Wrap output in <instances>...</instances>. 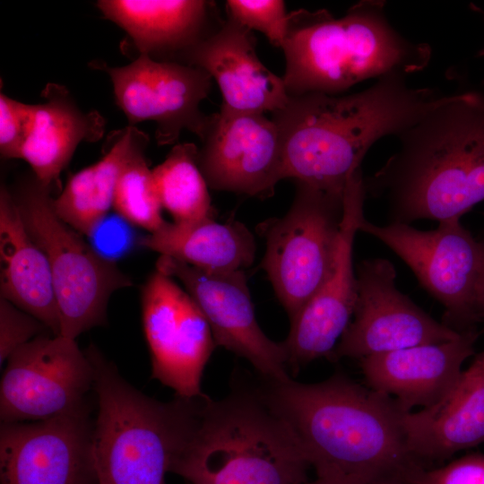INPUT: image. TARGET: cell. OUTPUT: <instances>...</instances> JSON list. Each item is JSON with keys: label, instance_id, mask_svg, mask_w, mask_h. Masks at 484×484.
<instances>
[{"label": "cell", "instance_id": "1", "mask_svg": "<svg viewBox=\"0 0 484 484\" xmlns=\"http://www.w3.org/2000/svg\"><path fill=\"white\" fill-rule=\"evenodd\" d=\"M269 381L261 394L288 425L316 476L382 484L420 462L407 445L394 399L341 374L315 384Z\"/></svg>", "mask_w": 484, "mask_h": 484}, {"label": "cell", "instance_id": "2", "mask_svg": "<svg viewBox=\"0 0 484 484\" xmlns=\"http://www.w3.org/2000/svg\"><path fill=\"white\" fill-rule=\"evenodd\" d=\"M406 78L387 74L347 95L290 97L272 117L282 144L283 178L343 193L376 142L399 135L450 97L411 87Z\"/></svg>", "mask_w": 484, "mask_h": 484}, {"label": "cell", "instance_id": "3", "mask_svg": "<svg viewBox=\"0 0 484 484\" xmlns=\"http://www.w3.org/2000/svg\"><path fill=\"white\" fill-rule=\"evenodd\" d=\"M397 138L399 150L364 178L390 222L460 220L484 200V91L450 95Z\"/></svg>", "mask_w": 484, "mask_h": 484}, {"label": "cell", "instance_id": "4", "mask_svg": "<svg viewBox=\"0 0 484 484\" xmlns=\"http://www.w3.org/2000/svg\"><path fill=\"white\" fill-rule=\"evenodd\" d=\"M385 5V1L363 0L340 18L324 9L290 13L282 47L289 96L340 95L368 79L423 70L431 48L398 32Z\"/></svg>", "mask_w": 484, "mask_h": 484}, {"label": "cell", "instance_id": "5", "mask_svg": "<svg viewBox=\"0 0 484 484\" xmlns=\"http://www.w3.org/2000/svg\"><path fill=\"white\" fill-rule=\"evenodd\" d=\"M307 462L261 393L202 399L194 428L169 472L192 484H303Z\"/></svg>", "mask_w": 484, "mask_h": 484}, {"label": "cell", "instance_id": "6", "mask_svg": "<svg viewBox=\"0 0 484 484\" xmlns=\"http://www.w3.org/2000/svg\"><path fill=\"white\" fill-rule=\"evenodd\" d=\"M86 352L94 367L92 452L99 484H165L205 394L157 401L130 385L96 348Z\"/></svg>", "mask_w": 484, "mask_h": 484}, {"label": "cell", "instance_id": "7", "mask_svg": "<svg viewBox=\"0 0 484 484\" xmlns=\"http://www.w3.org/2000/svg\"><path fill=\"white\" fill-rule=\"evenodd\" d=\"M51 191L32 176L11 193L26 229L48 258L61 335L75 340L105 323L111 294L132 282L57 216Z\"/></svg>", "mask_w": 484, "mask_h": 484}, {"label": "cell", "instance_id": "8", "mask_svg": "<svg viewBox=\"0 0 484 484\" xmlns=\"http://www.w3.org/2000/svg\"><path fill=\"white\" fill-rule=\"evenodd\" d=\"M295 182V196L287 213L258 225L266 243L261 265L290 320L333 270L344 196V192Z\"/></svg>", "mask_w": 484, "mask_h": 484}, {"label": "cell", "instance_id": "9", "mask_svg": "<svg viewBox=\"0 0 484 484\" xmlns=\"http://www.w3.org/2000/svg\"><path fill=\"white\" fill-rule=\"evenodd\" d=\"M359 229L405 262L445 307L443 324L463 332L484 318V240L476 239L460 220L419 230L405 223L376 225L363 219Z\"/></svg>", "mask_w": 484, "mask_h": 484}, {"label": "cell", "instance_id": "10", "mask_svg": "<svg viewBox=\"0 0 484 484\" xmlns=\"http://www.w3.org/2000/svg\"><path fill=\"white\" fill-rule=\"evenodd\" d=\"M94 367L75 340L41 334L7 359L0 385L4 422L48 419L88 402Z\"/></svg>", "mask_w": 484, "mask_h": 484}, {"label": "cell", "instance_id": "11", "mask_svg": "<svg viewBox=\"0 0 484 484\" xmlns=\"http://www.w3.org/2000/svg\"><path fill=\"white\" fill-rule=\"evenodd\" d=\"M91 66L110 77L117 105L129 125L156 123L159 145L175 143L186 129L203 139L209 116L201 102L211 91L212 79L203 70L176 61L158 60L140 54L123 66L93 62Z\"/></svg>", "mask_w": 484, "mask_h": 484}, {"label": "cell", "instance_id": "12", "mask_svg": "<svg viewBox=\"0 0 484 484\" xmlns=\"http://www.w3.org/2000/svg\"><path fill=\"white\" fill-rule=\"evenodd\" d=\"M141 303L151 377L177 397L203 396L202 376L216 343L201 309L186 290L157 270L143 287Z\"/></svg>", "mask_w": 484, "mask_h": 484}, {"label": "cell", "instance_id": "13", "mask_svg": "<svg viewBox=\"0 0 484 484\" xmlns=\"http://www.w3.org/2000/svg\"><path fill=\"white\" fill-rule=\"evenodd\" d=\"M356 278L353 317L333 358L360 359L412 346L448 341L461 334L462 332L436 321L397 289L396 272L389 260L362 261Z\"/></svg>", "mask_w": 484, "mask_h": 484}, {"label": "cell", "instance_id": "14", "mask_svg": "<svg viewBox=\"0 0 484 484\" xmlns=\"http://www.w3.org/2000/svg\"><path fill=\"white\" fill-rule=\"evenodd\" d=\"M89 402L65 414L0 428L1 484H99Z\"/></svg>", "mask_w": 484, "mask_h": 484}, {"label": "cell", "instance_id": "15", "mask_svg": "<svg viewBox=\"0 0 484 484\" xmlns=\"http://www.w3.org/2000/svg\"><path fill=\"white\" fill-rule=\"evenodd\" d=\"M156 270L184 285L216 345L246 359L267 380L290 378L283 341L268 338L258 324L245 271L209 272L168 255H160Z\"/></svg>", "mask_w": 484, "mask_h": 484}, {"label": "cell", "instance_id": "16", "mask_svg": "<svg viewBox=\"0 0 484 484\" xmlns=\"http://www.w3.org/2000/svg\"><path fill=\"white\" fill-rule=\"evenodd\" d=\"M367 192L361 169L347 181L343 196V218L334 264L330 275L290 320L283 341L289 368L323 357L332 358L335 347L350 324L357 299V278L352 250L356 233L364 218Z\"/></svg>", "mask_w": 484, "mask_h": 484}, {"label": "cell", "instance_id": "17", "mask_svg": "<svg viewBox=\"0 0 484 484\" xmlns=\"http://www.w3.org/2000/svg\"><path fill=\"white\" fill-rule=\"evenodd\" d=\"M198 164L209 187L270 197L283 178V154L275 123L264 114L220 108L209 122Z\"/></svg>", "mask_w": 484, "mask_h": 484}, {"label": "cell", "instance_id": "18", "mask_svg": "<svg viewBox=\"0 0 484 484\" xmlns=\"http://www.w3.org/2000/svg\"><path fill=\"white\" fill-rule=\"evenodd\" d=\"M177 62L198 67L215 81L222 95L221 109L272 114L290 99L282 77L258 58L252 31L229 18Z\"/></svg>", "mask_w": 484, "mask_h": 484}, {"label": "cell", "instance_id": "19", "mask_svg": "<svg viewBox=\"0 0 484 484\" xmlns=\"http://www.w3.org/2000/svg\"><path fill=\"white\" fill-rule=\"evenodd\" d=\"M477 337L471 329L448 341L367 356L359 359L361 371L368 387L394 399L403 411L427 409L456 384Z\"/></svg>", "mask_w": 484, "mask_h": 484}, {"label": "cell", "instance_id": "20", "mask_svg": "<svg viewBox=\"0 0 484 484\" xmlns=\"http://www.w3.org/2000/svg\"><path fill=\"white\" fill-rule=\"evenodd\" d=\"M402 426L419 462L444 460L484 443V350L438 403L403 412Z\"/></svg>", "mask_w": 484, "mask_h": 484}, {"label": "cell", "instance_id": "21", "mask_svg": "<svg viewBox=\"0 0 484 484\" xmlns=\"http://www.w3.org/2000/svg\"><path fill=\"white\" fill-rule=\"evenodd\" d=\"M97 7L127 32L140 54L158 60L177 62L224 21L213 1L100 0Z\"/></svg>", "mask_w": 484, "mask_h": 484}, {"label": "cell", "instance_id": "22", "mask_svg": "<svg viewBox=\"0 0 484 484\" xmlns=\"http://www.w3.org/2000/svg\"><path fill=\"white\" fill-rule=\"evenodd\" d=\"M0 263L1 298L39 319L53 335H61L48 258L30 235L5 186L0 191Z\"/></svg>", "mask_w": 484, "mask_h": 484}, {"label": "cell", "instance_id": "23", "mask_svg": "<svg viewBox=\"0 0 484 484\" xmlns=\"http://www.w3.org/2000/svg\"><path fill=\"white\" fill-rule=\"evenodd\" d=\"M44 101L36 114L22 158L44 186L59 187L61 172L82 142H96L105 131V119L97 111L83 112L69 91L49 82L42 91Z\"/></svg>", "mask_w": 484, "mask_h": 484}, {"label": "cell", "instance_id": "24", "mask_svg": "<svg viewBox=\"0 0 484 484\" xmlns=\"http://www.w3.org/2000/svg\"><path fill=\"white\" fill-rule=\"evenodd\" d=\"M142 246L209 272L245 271L254 263L256 245L242 222L214 218L186 223L165 222Z\"/></svg>", "mask_w": 484, "mask_h": 484}, {"label": "cell", "instance_id": "25", "mask_svg": "<svg viewBox=\"0 0 484 484\" xmlns=\"http://www.w3.org/2000/svg\"><path fill=\"white\" fill-rule=\"evenodd\" d=\"M149 137L136 126L115 133L104 156L72 175L54 198L57 216L81 234L88 235L113 206L120 174L127 162L144 151Z\"/></svg>", "mask_w": 484, "mask_h": 484}, {"label": "cell", "instance_id": "26", "mask_svg": "<svg viewBox=\"0 0 484 484\" xmlns=\"http://www.w3.org/2000/svg\"><path fill=\"white\" fill-rule=\"evenodd\" d=\"M198 150L192 143L176 144L152 169L161 206L174 222H194L216 215L198 164Z\"/></svg>", "mask_w": 484, "mask_h": 484}, {"label": "cell", "instance_id": "27", "mask_svg": "<svg viewBox=\"0 0 484 484\" xmlns=\"http://www.w3.org/2000/svg\"><path fill=\"white\" fill-rule=\"evenodd\" d=\"M113 207L129 223L150 233L166 222L161 215L162 206L152 169L148 166L144 151L134 156L123 169L116 186Z\"/></svg>", "mask_w": 484, "mask_h": 484}, {"label": "cell", "instance_id": "28", "mask_svg": "<svg viewBox=\"0 0 484 484\" xmlns=\"http://www.w3.org/2000/svg\"><path fill=\"white\" fill-rule=\"evenodd\" d=\"M228 18L263 33L270 43L282 48L288 31L289 13L281 0H228Z\"/></svg>", "mask_w": 484, "mask_h": 484}, {"label": "cell", "instance_id": "29", "mask_svg": "<svg viewBox=\"0 0 484 484\" xmlns=\"http://www.w3.org/2000/svg\"><path fill=\"white\" fill-rule=\"evenodd\" d=\"M36 104H27L0 94V152L5 159H21L31 132Z\"/></svg>", "mask_w": 484, "mask_h": 484}, {"label": "cell", "instance_id": "30", "mask_svg": "<svg viewBox=\"0 0 484 484\" xmlns=\"http://www.w3.org/2000/svg\"><path fill=\"white\" fill-rule=\"evenodd\" d=\"M48 328L36 317L10 301L0 299V362Z\"/></svg>", "mask_w": 484, "mask_h": 484}, {"label": "cell", "instance_id": "31", "mask_svg": "<svg viewBox=\"0 0 484 484\" xmlns=\"http://www.w3.org/2000/svg\"><path fill=\"white\" fill-rule=\"evenodd\" d=\"M417 484H484V454H470L442 467L413 473Z\"/></svg>", "mask_w": 484, "mask_h": 484}, {"label": "cell", "instance_id": "32", "mask_svg": "<svg viewBox=\"0 0 484 484\" xmlns=\"http://www.w3.org/2000/svg\"><path fill=\"white\" fill-rule=\"evenodd\" d=\"M121 218L106 215L87 235L95 252L110 262L126 253L133 243L132 231L126 226L128 221Z\"/></svg>", "mask_w": 484, "mask_h": 484}, {"label": "cell", "instance_id": "33", "mask_svg": "<svg viewBox=\"0 0 484 484\" xmlns=\"http://www.w3.org/2000/svg\"><path fill=\"white\" fill-rule=\"evenodd\" d=\"M303 484H362L356 480L347 479V478H341V477H334V476H322L316 478V480L313 481H307Z\"/></svg>", "mask_w": 484, "mask_h": 484}, {"label": "cell", "instance_id": "34", "mask_svg": "<svg viewBox=\"0 0 484 484\" xmlns=\"http://www.w3.org/2000/svg\"><path fill=\"white\" fill-rule=\"evenodd\" d=\"M415 471H413L410 474L403 475V476L397 477V478L389 480L387 481H385L382 484H417L413 479V473L415 472Z\"/></svg>", "mask_w": 484, "mask_h": 484}, {"label": "cell", "instance_id": "35", "mask_svg": "<svg viewBox=\"0 0 484 484\" xmlns=\"http://www.w3.org/2000/svg\"><path fill=\"white\" fill-rule=\"evenodd\" d=\"M480 55L484 56V49L482 51H480Z\"/></svg>", "mask_w": 484, "mask_h": 484}]
</instances>
